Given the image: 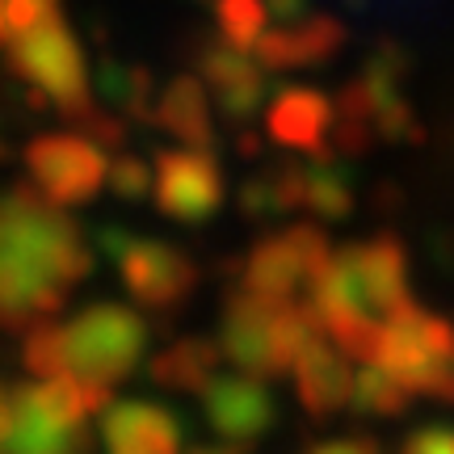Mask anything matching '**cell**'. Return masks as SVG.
Listing matches in <instances>:
<instances>
[{"mask_svg":"<svg viewBox=\"0 0 454 454\" xmlns=\"http://www.w3.org/2000/svg\"><path fill=\"white\" fill-rule=\"evenodd\" d=\"M325 257V244L316 231H291L282 240H270L253 257V270H248V282L257 294H270V299H282V294L299 291L308 274L320 265Z\"/></svg>","mask_w":454,"mask_h":454,"instance_id":"9","label":"cell"},{"mask_svg":"<svg viewBox=\"0 0 454 454\" xmlns=\"http://www.w3.org/2000/svg\"><path fill=\"white\" fill-rule=\"evenodd\" d=\"M89 270L76 227L38 194L13 190L0 198V320L26 325L64 303Z\"/></svg>","mask_w":454,"mask_h":454,"instance_id":"1","label":"cell"},{"mask_svg":"<svg viewBox=\"0 0 454 454\" xmlns=\"http://www.w3.org/2000/svg\"><path fill=\"white\" fill-rule=\"evenodd\" d=\"M333 118H337L333 101L325 93H316V89H286L270 106V130H274V139H282V144H291V147H303V152H316V147L325 144Z\"/></svg>","mask_w":454,"mask_h":454,"instance_id":"12","label":"cell"},{"mask_svg":"<svg viewBox=\"0 0 454 454\" xmlns=\"http://www.w3.org/2000/svg\"><path fill=\"white\" fill-rule=\"evenodd\" d=\"M160 122L190 144H211V101L194 76H181L160 98Z\"/></svg>","mask_w":454,"mask_h":454,"instance_id":"14","label":"cell"},{"mask_svg":"<svg viewBox=\"0 0 454 454\" xmlns=\"http://www.w3.org/2000/svg\"><path fill=\"white\" fill-rule=\"evenodd\" d=\"M101 429L110 454H177L181 446L173 412L156 404H114Z\"/></svg>","mask_w":454,"mask_h":454,"instance_id":"10","label":"cell"},{"mask_svg":"<svg viewBox=\"0 0 454 454\" xmlns=\"http://www.w3.org/2000/svg\"><path fill=\"white\" fill-rule=\"evenodd\" d=\"M198 454H236V446H223V450H198Z\"/></svg>","mask_w":454,"mask_h":454,"instance_id":"21","label":"cell"},{"mask_svg":"<svg viewBox=\"0 0 454 454\" xmlns=\"http://www.w3.org/2000/svg\"><path fill=\"white\" fill-rule=\"evenodd\" d=\"M4 425H9V404H4V391H0V434H4Z\"/></svg>","mask_w":454,"mask_h":454,"instance_id":"20","label":"cell"},{"mask_svg":"<svg viewBox=\"0 0 454 454\" xmlns=\"http://www.w3.org/2000/svg\"><path fill=\"white\" fill-rule=\"evenodd\" d=\"M299 391L311 408H337L345 404V395H354V379L345 371V362L337 357V349H328L325 340H308V349L299 354Z\"/></svg>","mask_w":454,"mask_h":454,"instance_id":"13","label":"cell"},{"mask_svg":"<svg viewBox=\"0 0 454 454\" xmlns=\"http://www.w3.org/2000/svg\"><path fill=\"white\" fill-rule=\"evenodd\" d=\"M110 181H114V190L122 198H130V194H144L147 190V168L139 160H122L118 168L110 173Z\"/></svg>","mask_w":454,"mask_h":454,"instance_id":"16","label":"cell"},{"mask_svg":"<svg viewBox=\"0 0 454 454\" xmlns=\"http://www.w3.org/2000/svg\"><path fill=\"white\" fill-rule=\"evenodd\" d=\"M303 13H308V0H270V21L278 26H291Z\"/></svg>","mask_w":454,"mask_h":454,"instance_id":"18","label":"cell"},{"mask_svg":"<svg viewBox=\"0 0 454 454\" xmlns=\"http://www.w3.org/2000/svg\"><path fill=\"white\" fill-rule=\"evenodd\" d=\"M202 81L211 84L215 101L223 106L227 118H248L265 101V64H253L240 47L215 43L202 51Z\"/></svg>","mask_w":454,"mask_h":454,"instance_id":"8","label":"cell"},{"mask_svg":"<svg viewBox=\"0 0 454 454\" xmlns=\"http://www.w3.org/2000/svg\"><path fill=\"white\" fill-rule=\"evenodd\" d=\"M156 198L173 219L202 223L223 202V177L219 164L202 152H164L156 168Z\"/></svg>","mask_w":454,"mask_h":454,"instance_id":"6","label":"cell"},{"mask_svg":"<svg viewBox=\"0 0 454 454\" xmlns=\"http://www.w3.org/2000/svg\"><path fill=\"white\" fill-rule=\"evenodd\" d=\"M106 248L114 253V261H118V270L127 278V286L135 291V299H144L152 308H168V303H177L181 294L194 286V265L181 253H173L168 244L114 231L106 240Z\"/></svg>","mask_w":454,"mask_h":454,"instance_id":"5","label":"cell"},{"mask_svg":"<svg viewBox=\"0 0 454 454\" xmlns=\"http://www.w3.org/2000/svg\"><path fill=\"white\" fill-rule=\"evenodd\" d=\"M207 412H211V425L223 434L227 442H253L270 425L274 408H270V395L253 383V379H215L211 391H207Z\"/></svg>","mask_w":454,"mask_h":454,"instance_id":"11","label":"cell"},{"mask_svg":"<svg viewBox=\"0 0 454 454\" xmlns=\"http://www.w3.org/2000/svg\"><path fill=\"white\" fill-rule=\"evenodd\" d=\"M408 454H454V434H421L412 438Z\"/></svg>","mask_w":454,"mask_h":454,"instance_id":"17","label":"cell"},{"mask_svg":"<svg viewBox=\"0 0 454 454\" xmlns=\"http://www.w3.org/2000/svg\"><path fill=\"white\" fill-rule=\"evenodd\" d=\"M59 354H64V374L106 391L135 371L144 354V325L130 308L98 303L81 311L67 328H59Z\"/></svg>","mask_w":454,"mask_h":454,"instance_id":"2","label":"cell"},{"mask_svg":"<svg viewBox=\"0 0 454 454\" xmlns=\"http://www.w3.org/2000/svg\"><path fill=\"white\" fill-rule=\"evenodd\" d=\"M215 17H219L223 43H231V47H240V51H253L257 38L265 34L270 9L261 0H215Z\"/></svg>","mask_w":454,"mask_h":454,"instance_id":"15","label":"cell"},{"mask_svg":"<svg viewBox=\"0 0 454 454\" xmlns=\"http://www.w3.org/2000/svg\"><path fill=\"white\" fill-rule=\"evenodd\" d=\"M316 454H371L362 442H333V446H320Z\"/></svg>","mask_w":454,"mask_h":454,"instance_id":"19","label":"cell"},{"mask_svg":"<svg viewBox=\"0 0 454 454\" xmlns=\"http://www.w3.org/2000/svg\"><path fill=\"white\" fill-rule=\"evenodd\" d=\"M345 43V30H340L337 17L316 13V17H299L291 26H270V30L257 38V59L265 67H311L333 59Z\"/></svg>","mask_w":454,"mask_h":454,"instance_id":"7","label":"cell"},{"mask_svg":"<svg viewBox=\"0 0 454 454\" xmlns=\"http://www.w3.org/2000/svg\"><path fill=\"white\" fill-rule=\"evenodd\" d=\"M9 64H13V72L21 81L34 84V98H51L59 110L72 114V118H84V114H89V72H84V55L59 13H51L43 26H34V30H26V34H13Z\"/></svg>","mask_w":454,"mask_h":454,"instance_id":"3","label":"cell"},{"mask_svg":"<svg viewBox=\"0 0 454 454\" xmlns=\"http://www.w3.org/2000/svg\"><path fill=\"white\" fill-rule=\"evenodd\" d=\"M34 185L51 202H89L106 181V156L81 135H43L26 147Z\"/></svg>","mask_w":454,"mask_h":454,"instance_id":"4","label":"cell"}]
</instances>
